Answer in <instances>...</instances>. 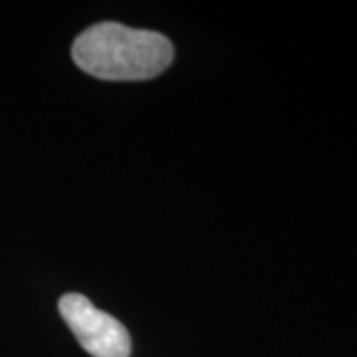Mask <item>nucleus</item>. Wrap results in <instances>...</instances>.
Listing matches in <instances>:
<instances>
[{"mask_svg":"<svg viewBox=\"0 0 357 357\" xmlns=\"http://www.w3.org/2000/svg\"><path fill=\"white\" fill-rule=\"evenodd\" d=\"M72 56L77 68L89 76L137 82L165 72L173 60V44L157 32L100 22L77 36Z\"/></svg>","mask_w":357,"mask_h":357,"instance_id":"nucleus-1","label":"nucleus"},{"mask_svg":"<svg viewBox=\"0 0 357 357\" xmlns=\"http://www.w3.org/2000/svg\"><path fill=\"white\" fill-rule=\"evenodd\" d=\"M60 314L79 345L91 357H129L131 337L126 326L93 306L82 294H64Z\"/></svg>","mask_w":357,"mask_h":357,"instance_id":"nucleus-2","label":"nucleus"}]
</instances>
